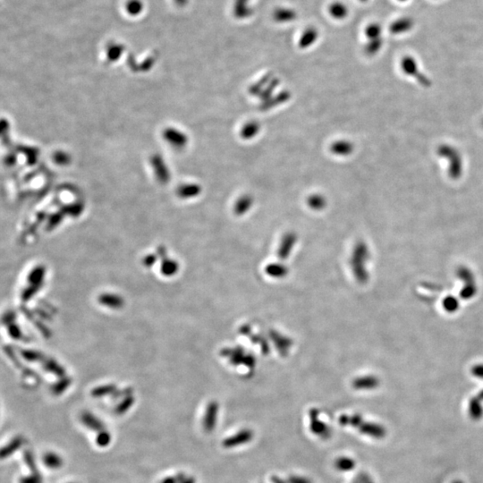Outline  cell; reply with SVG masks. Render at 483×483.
<instances>
[{
  "label": "cell",
  "mask_w": 483,
  "mask_h": 483,
  "mask_svg": "<svg viewBox=\"0 0 483 483\" xmlns=\"http://www.w3.org/2000/svg\"><path fill=\"white\" fill-rule=\"evenodd\" d=\"M327 12L333 20L342 21L347 17L349 10L344 3L338 0H335L327 5Z\"/></svg>",
  "instance_id": "6da1fadb"
},
{
  "label": "cell",
  "mask_w": 483,
  "mask_h": 483,
  "mask_svg": "<svg viewBox=\"0 0 483 483\" xmlns=\"http://www.w3.org/2000/svg\"><path fill=\"white\" fill-rule=\"evenodd\" d=\"M319 39V31L314 27H308L303 31L298 40V46L302 49L312 47Z\"/></svg>",
  "instance_id": "7a4b0ae2"
},
{
  "label": "cell",
  "mask_w": 483,
  "mask_h": 483,
  "mask_svg": "<svg viewBox=\"0 0 483 483\" xmlns=\"http://www.w3.org/2000/svg\"><path fill=\"white\" fill-rule=\"evenodd\" d=\"M296 12L289 7H278L274 10L272 17L278 24H288L296 19Z\"/></svg>",
  "instance_id": "3957f363"
},
{
  "label": "cell",
  "mask_w": 483,
  "mask_h": 483,
  "mask_svg": "<svg viewBox=\"0 0 483 483\" xmlns=\"http://www.w3.org/2000/svg\"><path fill=\"white\" fill-rule=\"evenodd\" d=\"M254 200L253 197L250 194H244L241 195L236 202L234 204V212L236 215L241 216L245 214L248 210L251 209L253 206Z\"/></svg>",
  "instance_id": "277c9868"
},
{
  "label": "cell",
  "mask_w": 483,
  "mask_h": 483,
  "mask_svg": "<svg viewBox=\"0 0 483 483\" xmlns=\"http://www.w3.org/2000/svg\"><path fill=\"white\" fill-rule=\"evenodd\" d=\"M261 124L257 121H249L240 129V136L243 140H249L256 137L261 132Z\"/></svg>",
  "instance_id": "5b68a950"
},
{
  "label": "cell",
  "mask_w": 483,
  "mask_h": 483,
  "mask_svg": "<svg viewBox=\"0 0 483 483\" xmlns=\"http://www.w3.org/2000/svg\"><path fill=\"white\" fill-rule=\"evenodd\" d=\"M250 0H234L233 14L237 19H246L251 15V8L249 6Z\"/></svg>",
  "instance_id": "8992f818"
},
{
  "label": "cell",
  "mask_w": 483,
  "mask_h": 483,
  "mask_svg": "<svg viewBox=\"0 0 483 483\" xmlns=\"http://www.w3.org/2000/svg\"><path fill=\"white\" fill-rule=\"evenodd\" d=\"M353 144L347 140H336L330 145V152L335 156L345 157L353 152Z\"/></svg>",
  "instance_id": "52a82bcc"
},
{
  "label": "cell",
  "mask_w": 483,
  "mask_h": 483,
  "mask_svg": "<svg viewBox=\"0 0 483 483\" xmlns=\"http://www.w3.org/2000/svg\"><path fill=\"white\" fill-rule=\"evenodd\" d=\"M289 99H290V93L288 92H282L280 94L271 97L268 100L262 102L260 105V109L262 110H268L270 109L276 108L277 106L280 105L282 103H285Z\"/></svg>",
  "instance_id": "ba28073f"
},
{
  "label": "cell",
  "mask_w": 483,
  "mask_h": 483,
  "mask_svg": "<svg viewBox=\"0 0 483 483\" xmlns=\"http://www.w3.org/2000/svg\"><path fill=\"white\" fill-rule=\"evenodd\" d=\"M251 437H252V432L245 430V431H241L236 435L226 439V441L224 442V446L227 447V448H232L234 446H238L241 444H245V443L250 441Z\"/></svg>",
  "instance_id": "9c48e42d"
},
{
  "label": "cell",
  "mask_w": 483,
  "mask_h": 483,
  "mask_svg": "<svg viewBox=\"0 0 483 483\" xmlns=\"http://www.w3.org/2000/svg\"><path fill=\"white\" fill-rule=\"evenodd\" d=\"M306 203L311 209L314 210H321L327 207V199L320 193H312L309 195L306 200Z\"/></svg>",
  "instance_id": "30bf717a"
},
{
  "label": "cell",
  "mask_w": 483,
  "mask_h": 483,
  "mask_svg": "<svg viewBox=\"0 0 483 483\" xmlns=\"http://www.w3.org/2000/svg\"><path fill=\"white\" fill-rule=\"evenodd\" d=\"M272 79H273V77H271L270 76H265L264 77H262L259 82H255L252 85H250V88H249V93L252 96L259 97V95L262 93L264 88L268 85V82H270Z\"/></svg>",
  "instance_id": "8fae6325"
},
{
  "label": "cell",
  "mask_w": 483,
  "mask_h": 483,
  "mask_svg": "<svg viewBox=\"0 0 483 483\" xmlns=\"http://www.w3.org/2000/svg\"><path fill=\"white\" fill-rule=\"evenodd\" d=\"M279 84H280V81L277 78H273L270 82H268V85L264 88L262 93L259 95V98L261 99V101L262 102L266 101V100L270 99L271 97H273L274 91L276 88L279 86Z\"/></svg>",
  "instance_id": "7c38bea8"
},
{
  "label": "cell",
  "mask_w": 483,
  "mask_h": 483,
  "mask_svg": "<svg viewBox=\"0 0 483 483\" xmlns=\"http://www.w3.org/2000/svg\"><path fill=\"white\" fill-rule=\"evenodd\" d=\"M217 413H218L217 405H212L211 409H210L209 412L207 413V415L205 417V421H204V427L207 431L213 430L214 424H216Z\"/></svg>",
  "instance_id": "4fadbf2b"
},
{
  "label": "cell",
  "mask_w": 483,
  "mask_h": 483,
  "mask_svg": "<svg viewBox=\"0 0 483 483\" xmlns=\"http://www.w3.org/2000/svg\"><path fill=\"white\" fill-rule=\"evenodd\" d=\"M45 463L48 467L50 468H59V466L62 465V460L59 457L58 454H53V453H50V454H47L46 456H45Z\"/></svg>",
  "instance_id": "5bb4252c"
},
{
  "label": "cell",
  "mask_w": 483,
  "mask_h": 483,
  "mask_svg": "<svg viewBox=\"0 0 483 483\" xmlns=\"http://www.w3.org/2000/svg\"><path fill=\"white\" fill-rule=\"evenodd\" d=\"M336 466L341 471H349V470H352V468L355 466V463L352 459L345 458V457L343 458H343H340L338 460Z\"/></svg>",
  "instance_id": "9a60e30c"
},
{
  "label": "cell",
  "mask_w": 483,
  "mask_h": 483,
  "mask_svg": "<svg viewBox=\"0 0 483 483\" xmlns=\"http://www.w3.org/2000/svg\"><path fill=\"white\" fill-rule=\"evenodd\" d=\"M109 440H110V437H109V435L106 432H101L99 434V436H98L97 438V441L99 443V445L100 446H106L107 444L109 443Z\"/></svg>",
  "instance_id": "2e32d148"
},
{
  "label": "cell",
  "mask_w": 483,
  "mask_h": 483,
  "mask_svg": "<svg viewBox=\"0 0 483 483\" xmlns=\"http://www.w3.org/2000/svg\"><path fill=\"white\" fill-rule=\"evenodd\" d=\"M290 483H312L309 480L305 478L302 477H292L290 478Z\"/></svg>",
  "instance_id": "e0dca14e"
},
{
  "label": "cell",
  "mask_w": 483,
  "mask_h": 483,
  "mask_svg": "<svg viewBox=\"0 0 483 483\" xmlns=\"http://www.w3.org/2000/svg\"><path fill=\"white\" fill-rule=\"evenodd\" d=\"M177 482L175 481V478L174 477H169L166 480H164L163 482L161 483H176Z\"/></svg>",
  "instance_id": "ac0fdd59"
},
{
  "label": "cell",
  "mask_w": 483,
  "mask_h": 483,
  "mask_svg": "<svg viewBox=\"0 0 483 483\" xmlns=\"http://www.w3.org/2000/svg\"><path fill=\"white\" fill-rule=\"evenodd\" d=\"M186 483H194V480L192 481V479H190V480H188Z\"/></svg>",
  "instance_id": "d6986e66"
}]
</instances>
